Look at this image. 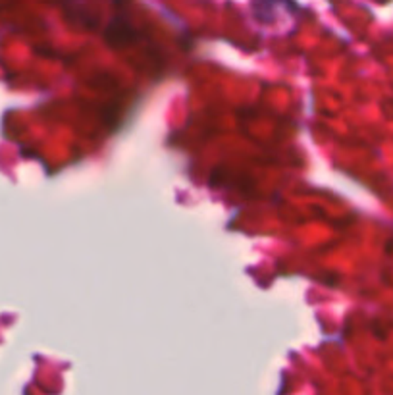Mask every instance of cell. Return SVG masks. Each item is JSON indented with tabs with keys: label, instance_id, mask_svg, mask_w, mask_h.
<instances>
[{
	"label": "cell",
	"instance_id": "obj_1",
	"mask_svg": "<svg viewBox=\"0 0 393 395\" xmlns=\"http://www.w3.org/2000/svg\"><path fill=\"white\" fill-rule=\"evenodd\" d=\"M116 2H124V0H116Z\"/></svg>",
	"mask_w": 393,
	"mask_h": 395
}]
</instances>
